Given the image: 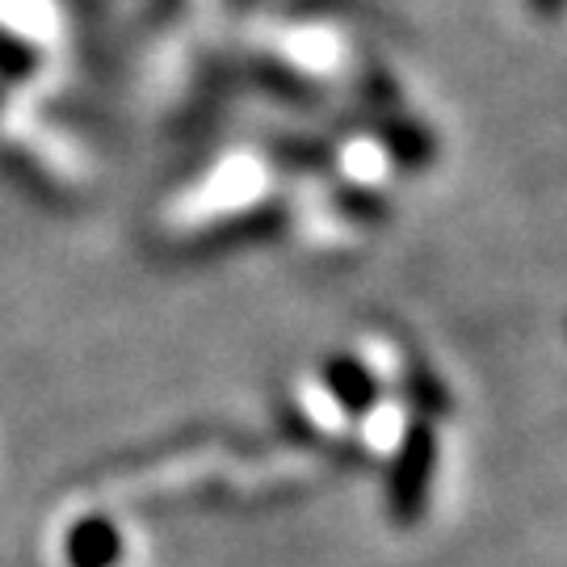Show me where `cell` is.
Returning <instances> with one entry per match:
<instances>
[{
    "mask_svg": "<svg viewBox=\"0 0 567 567\" xmlns=\"http://www.w3.org/2000/svg\"><path fill=\"white\" fill-rule=\"evenodd\" d=\"M386 143H391L395 161L408 164V168L425 164L429 161V147H433V143H429L421 131H412V126H395V131H386Z\"/></svg>",
    "mask_w": 567,
    "mask_h": 567,
    "instance_id": "4",
    "label": "cell"
},
{
    "mask_svg": "<svg viewBox=\"0 0 567 567\" xmlns=\"http://www.w3.org/2000/svg\"><path fill=\"white\" fill-rule=\"evenodd\" d=\"M534 4V13H543V18H555V13H564L567 0H529Z\"/></svg>",
    "mask_w": 567,
    "mask_h": 567,
    "instance_id": "5",
    "label": "cell"
},
{
    "mask_svg": "<svg viewBox=\"0 0 567 567\" xmlns=\"http://www.w3.org/2000/svg\"><path fill=\"white\" fill-rule=\"evenodd\" d=\"M122 555L118 529L105 517H84L68 538V564L72 567H114Z\"/></svg>",
    "mask_w": 567,
    "mask_h": 567,
    "instance_id": "3",
    "label": "cell"
},
{
    "mask_svg": "<svg viewBox=\"0 0 567 567\" xmlns=\"http://www.w3.org/2000/svg\"><path fill=\"white\" fill-rule=\"evenodd\" d=\"M433 471H437V433L429 421H416L404 433L391 480H386V508H391L395 526H416L425 517Z\"/></svg>",
    "mask_w": 567,
    "mask_h": 567,
    "instance_id": "1",
    "label": "cell"
},
{
    "mask_svg": "<svg viewBox=\"0 0 567 567\" xmlns=\"http://www.w3.org/2000/svg\"><path fill=\"white\" fill-rule=\"evenodd\" d=\"M324 383L332 391V400L349 412V416H362L374 408L379 400V383H374V374L365 370L362 362H353V358H332L324 365Z\"/></svg>",
    "mask_w": 567,
    "mask_h": 567,
    "instance_id": "2",
    "label": "cell"
}]
</instances>
